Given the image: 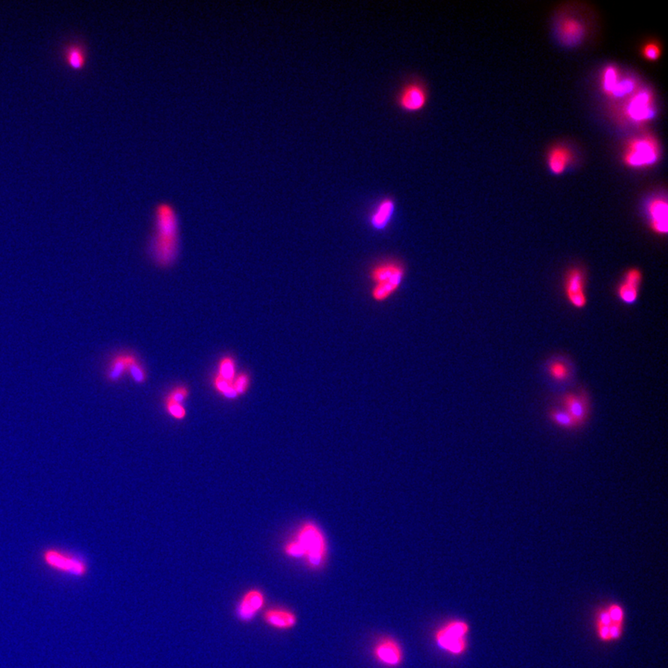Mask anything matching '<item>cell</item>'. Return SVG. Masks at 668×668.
Segmentation results:
<instances>
[{
  "label": "cell",
  "mask_w": 668,
  "mask_h": 668,
  "mask_svg": "<svg viewBox=\"0 0 668 668\" xmlns=\"http://www.w3.org/2000/svg\"><path fill=\"white\" fill-rule=\"evenodd\" d=\"M375 655L379 661L390 667L398 666L402 662V650L396 641L384 638L375 647Z\"/></svg>",
  "instance_id": "cell-17"
},
{
  "label": "cell",
  "mask_w": 668,
  "mask_h": 668,
  "mask_svg": "<svg viewBox=\"0 0 668 668\" xmlns=\"http://www.w3.org/2000/svg\"><path fill=\"white\" fill-rule=\"evenodd\" d=\"M407 272L405 264L398 258H383L372 263L367 270L372 302L384 304L389 301L401 290Z\"/></svg>",
  "instance_id": "cell-2"
},
{
  "label": "cell",
  "mask_w": 668,
  "mask_h": 668,
  "mask_svg": "<svg viewBox=\"0 0 668 668\" xmlns=\"http://www.w3.org/2000/svg\"><path fill=\"white\" fill-rule=\"evenodd\" d=\"M396 212V200L391 196L383 197L370 210L367 222L374 232H384L392 224Z\"/></svg>",
  "instance_id": "cell-10"
},
{
  "label": "cell",
  "mask_w": 668,
  "mask_h": 668,
  "mask_svg": "<svg viewBox=\"0 0 668 668\" xmlns=\"http://www.w3.org/2000/svg\"><path fill=\"white\" fill-rule=\"evenodd\" d=\"M573 158V154L568 148L558 145L551 149L548 156V168L554 175H562L567 170Z\"/></svg>",
  "instance_id": "cell-19"
},
{
  "label": "cell",
  "mask_w": 668,
  "mask_h": 668,
  "mask_svg": "<svg viewBox=\"0 0 668 668\" xmlns=\"http://www.w3.org/2000/svg\"><path fill=\"white\" fill-rule=\"evenodd\" d=\"M189 396L188 388L180 386L175 388L174 390L171 391V393H169L168 399L170 401L176 402V403L182 404L184 401H186L187 398Z\"/></svg>",
  "instance_id": "cell-31"
},
{
  "label": "cell",
  "mask_w": 668,
  "mask_h": 668,
  "mask_svg": "<svg viewBox=\"0 0 668 668\" xmlns=\"http://www.w3.org/2000/svg\"><path fill=\"white\" fill-rule=\"evenodd\" d=\"M166 408H168L169 414L175 419L182 420L185 418L186 410L182 404L176 403V402L168 398L166 399Z\"/></svg>",
  "instance_id": "cell-30"
},
{
  "label": "cell",
  "mask_w": 668,
  "mask_h": 668,
  "mask_svg": "<svg viewBox=\"0 0 668 668\" xmlns=\"http://www.w3.org/2000/svg\"><path fill=\"white\" fill-rule=\"evenodd\" d=\"M548 418L554 424L562 429H567V430H574V429L579 427L574 420L572 418L570 414L567 412L564 408H553V410L548 411Z\"/></svg>",
  "instance_id": "cell-23"
},
{
  "label": "cell",
  "mask_w": 668,
  "mask_h": 668,
  "mask_svg": "<svg viewBox=\"0 0 668 668\" xmlns=\"http://www.w3.org/2000/svg\"><path fill=\"white\" fill-rule=\"evenodd\" d=\"M264 620L267 626L279 630H288L296 626L297 617L290 610L271 608L264 614Z\"/></svg>",
  "instance_id": "cell-16"
},
{
  "label": "cell",
  "mask_w": 668,
  "mask_h": 668,
  "mask_svg": "<svg viewBox=\"0 0 668 668\" xmlns=\"http://www.w3.org/2000/svg\"><path fill=\"white\" fill-rule=\"evenodd\" d=\"M548 377L557 385H565L573 378L571 367L564 360H553L547 366Z\"/></svg>",
  "instance_id": "cell-20"
},
{
  "label": "cell",
  "mask_w": 668,
  "mask_h": 668,
  "mask_svg": "<svg viewBox=\"0 0 668 668\" xmlns=\"http://www.w3.org/2000/svg\"><path fill=\"white\" fill-rule=\"evenodd\" d=\"M218 375L224 378L225 380L233 383L236 377V364L232 358L226 357L221 360Z\"/></svg>",
  "instance_id": "cell-26"
},
{
  "label": "cell",
  "mask_w": 668,
  "mask_h": 668,
  "mask_svg": "<svg viewBox=\"0 0 668 668\" xmlns=\"http://www.w3.org/2000/svg\"><path fill=\"white\" fill-rule=\"evenodd\" d=\"M618 80H619V75H618L617 69L614 66L606 67L603 74V89L606 94L610 95Z\"/></svg>",
  "instance_id": "cell-24"
},
{
  "label": "cell",
  "mask_w": 668,
  "mask_h": 668,
  "mask_svg": "<svg viewBox=\"0 0 668 668\" xmlns=\"http://www.w3.org/2000/svg\"><path fill=\"white\" fill-rule=\"evenodd\" d=\"M565 296L569 304L576 309L584 308L588 304L587 291H586V275L580 267H573L568 270L565 278Z\"/></svg>",
  "instance_id": "cell-9"
},
{
  "label": "cell",
  "mask_w": 668,
  "mask_h": 668,
  "mask_svg": "<svg viewBox=\"0 0 668 668\" xmlns=\"http://www.w3.org/2000/svg\"><path fill=\"white\" fill-rule=\"evenodd\" d=\"M232 384L239 396L244 395L250 385L249 376L246 373H241V374L236 376Z\"/></svg>",
  "instance_id": "cell-29"
},
{
  "label": "cell",
  "mask_w": 668,
  "mask_h": 668,
  "mask_svg": "<svg viewBox=\"0 0 668 668\" xmlns=\"http://www.w3.org/2000/svg\"><path fill=\"white\" fill-rule=\"evenodd\" d=\"M643 274L638 268H630L624 274L622 282L617 287V296L626 305H633L640 296Z\"/></svg>",
  "instance_id": "cell-14"
},
{
  "label": "cell",
  "mask_w": 668,
  "mask_h": 668,
  "mask_svg": "<svg viewBox=\"0 0 668 668\" xmlns=\"http://www.w3.org/2000/svg\"><path fill=\"white\" fill-rule=\"evenodd\" d=\"M223 396L227 399H235L239 396L237 392H236V390L234 389V387H233V384L229 390H227L226 392L223 393Z\"/></svg>",
  "instance_id": "cell-33"
},
{
  "label": "cell",
  "mask_w": 668,
  "mask_h": 668,
  "mask_svg": "<svg viewBox=\"0 0 668 668\" xmlns=\"http://www.w3.org/2000/svg\"><path fill=\"white\" fill-rule=\"evenodd\" d=\"M284 551L291 558L305 559L311 567H320L328 556L325 534L317 524L308 522L300 527L296 538L286 545Z\"/></svg>",
  "instance_id": "cell-3"
},
{
  "label": "cell",
  "mask_w": 668,
  "mask_h": 668,
  "mask_svg": "<svg viewBox=\"0 0 668 668\" xmlns=\"http://www.w3.org/2000/svg\"><path fill=\"white\" fill-rule=\"evenodd\" d=\"M562 408L570 414L577 425L581 426L587 422L589 415V398L586 391L565 393L561 398Z\"/></svg>",
  "instance_id": "cell-12"
},
{
  "label": "cell",
  "mask_w": 668,
  "mask_h": 668,
  "mask_svg": "<svg viewBox=\"0 0 668 668\" xmlns=\"http://www.w3.org/2000/svg\"><path fill=\"white\" fill-rule=\"evenodd\" d=\"M650 226L653 232L658 235H667L668 232V204L666 199L656 197L647 206Z\"/></svg>",
  "instance_id": "cell-15"
},
{
  "label": "cell",
  "mask_w": 668,
  "mask_h": 668,
  "mask_svg": "<svg viewBox=\"0 0 668 668\" xmlns=\"http://www.w3.org/2000/svg\"><path fill=\"white\" fill-rule=\"evenodd\" d=\"M625 610L617 603L600 608L595 618V630L602 643H611L623 637L625 629Z\"/></svg>",
  "instance_id": "cell-4"
},
{
  "label": "cell",
  "mask_w": 668,
  "mask_h": 668,
  "mask_svg": "<svg viewBox=\"0 0 668 668\" xmlns=\"http://www.w3.org/2000/svg\"><path fill=\"white\" fill-rule=\"evenodd\" d=\"M128 372H130L131 377L133 378V380L135 381L137 384L144 383L146 379H147V374H146L144 369H143L141 365L139 364L137 360L130 364V367H128Z\"/></svg>",
  "instance_id": "cell-28"
},
{
  "label": "cell",
  "mask_w": 668,
  "mask_h": 668,
  "mask_svg": "<svg viewBox=\"0 0 668 668\" xmlns=\"http://www.w3.org/2000/svg\"><path fill=\"white\" fill-rule=\"evenodd\" d=\"M641 54H643L644 59L647 61H658L660 59L662 55L660 44L655 42V41H650V42L644 44L643 49H641Z\"/></svg>",
  "instance_id": "cell-27"
},
{
  "label": "cell",
  "mask_w": 668,
  "mask_h": 668,
  "mask_svg": "<svg viewBox=\"0 0 668 668\" xmlns=\"http://www.w3.org/2000/svg\"><path fill=\"white\" fill-rule=\"evenodd\" d=\"M655 113L653 96L648 90H643L633 96L626 107V115L632 121L638 124L650 120L655 116Z\"/></svg>",
  "instance_id": "cell-13"
},
{
  "label": "cell",
  "mask_w": 668,
  "mask_h": 668,
  "mask_svg": "<svg viewBox=\"0 0 668 668\" xmlns=\"http://www.w3.org/2000/svg\"><path fill=\"white\" fill-rule=\"evenodd\" d=\"M179 220L173 206L161 203L156 209V235L151 255L162 267H170L179 255Z\"/></svg>",
  "instance_id": "cell-1"
},
{
  "label": "cell",
  "mask_w": 668,
  "mask_h": 668,
  "mask_svg": "<svg viewBox=\"0 0 668 668\" xmlns=\"http://www.w3.org/2000/svg\"><path fill=\"white\" fill-rule=\"evenodd\" d=\"M560 37L567 45H576L584 37L585 27L579 20L565 18L559 26Z\"/></svg>",
  "instance_id": "cell-18"
},
{
  "label": "cell",
  "mask_w": 668,
  "mask_h": 668,
  "mask_svg": "<svg viewBox=\"0 0 668 668\" xmlns=\"http://www.w3.org/2000/svg\"><path fill=\"white\" fill-rule=\"evenodd\" d=\"M428 101L427 84L417 77H410L404 82L395 98L396 107L408 115L422 113L427 106Z\"/></svg>",
  "instance_id": "cell-5"
},
{
  "label": "cell",
  "mask_w": 668,
  "mask_h": 668,
  "mask_svg": "<svg viewBox=\"0 0 668 668\" xmlns=\"http://www.w3.org/2000/svg\"><path fill=\"white\" fill-rule=\"evenodd\" d=\"M469 625L462 620H452L446 624L436 634L440 648L454 655H462L467 650Z\"/></svg>",
  "instance_id": "cell-8"
},
{
  "label": "cell",
  "mask_w": 668,
  "mask_h": 668,
  "mask_svg": "<svg viewBox=\"0 0 668 668\" xmlns=\"http://www.w3.org/2000/svg\"><path fill=\"white\" fill-rule=\"evenodd\" d=\"M660 158V146L652 136L633 139L624 153V163L631 168H645Z\"/></svg>",
  "instance_id": "cell-7"
},
{
  "label": "cell",
  "mask_w": 668,
  "mask_h": 668,
  "mask_svg": "<svg viewBox=\"0 0 668 668\" xmlns=\"http://www.w3.org/2000/svg\"><path fill=\"white\" fill-rule=\"evenodd\" d=\"M135 360L136 358L132 355H118L110 365L109 370H108V379L112 382L120 380L125 372L128 370L130 364Z\"/></svg>",
  "instance_id": "cell-22"
},
{
  "label": "cell",
  "mask_w": 668,
  "mask_h": 668,
  "mask_svg": "<svg viewBox=\"0 0 668 668\" xmlns=\"http://www.w3.org/2000/svg\"><path fill=\"white\" fill-rule=\"evenodd\" d=\"M214 383L215 386L217 388L218 392L222 393V395L225 392H226L227 390H229V388L232 386V383L225 380V379L220 377V375L215 376Z\"/></svg>",
  "instance_id": "cell-32"
},
{
  "label": "cell",
  "mask_w": 668,
  "mask_h": 668,
  "mask_svg": "<svg viewBox=\"0 0 668 668\" xmlns=\"http://www.w3.org/2000/svg\"><path fill=\"white\" fill-rule=\"evenodd\" d=\"M64 60L69 68L80 71L87 63V54L84 46L78 44H72L64 51Z\"/></svg>",
  "instance_id": "cell-21"
},
{
  "label": "cell",
  "mask_w": 668,
  "mask_h": 668,
  "mask_svg": "<svg viewBox=\"0 0 668 668\" xmlns=\"http://www.w3.org/2000/svg\"><path fill=\"white\" fill-rule=\"evenodd\" d=\"M265 597L259 588H251L245 592L236 607V617L243 623L252 622L264 608Z\"/></svg>",
  "instance_id": "cell-11"
},
{
  "label": "cell",
  "mask_w": 668,
  "mask_h": 668,
  "mask_svg": "<svg viewBox=\"0 0 668 668\" xmlns=\"http://www.w3.org/2000/svg\"><path fill=\"white\" fill-rule=\"evenodd\" d=\"M42 561L46 567L64 576L81 579L89 572L84 558L59 548H46L43 551Z\"/></svg>",
  "instance_id": "cell-6"
},
{
  "label": "cell",
  "mask_w": 668,
  "mask_h": 668,
  "mask_svg": "<svg viewBox=\"0 0 668 668\" xmlns=\"http://www.w3.org/2000/svg\"><path fill=\"white\" fill-rule=\"evenodd\" d=\"M636 87L635 81L632 78H625V80H619L617 82V84H615V89H612V92L610 93L609 96L615 98H623L626 97L634 92Z\"/></svg>",
  "instance_id": "cell-25"
}]
</instances>
